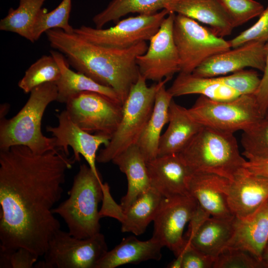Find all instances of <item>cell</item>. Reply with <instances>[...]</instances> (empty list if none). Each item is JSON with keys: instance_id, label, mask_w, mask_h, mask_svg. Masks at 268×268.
I'll return each instance as SVG.
<instances>
[{"instance_id": "27", "label": "cell", "mask_w": 268, "mask_h": 268, "mask_svg": "<svg viewBox=\"0 0 268 268\" xmlns=\"http://www.w3.org/2000/svg\"><path fill=\"white\" fill-rule=\"evenodd\" d=\"M234 220L235 217L226 219L210 216L185 238L196 249L215 259L233 236Z\"/></svg>"}, {"instance_id": "3", "label": "cell", "mask_w": 268, "mask_h": 268, "mask_svg": "<svg viewBox=\"0 0 268 268\" xmlns=\"http://www.w3.org/2000/svg\"><path fill=\"white\" fill-rule=\"evenodd\" d=\"M22 109L12 118L0 121V150L23 145L36 154L56 149L55 138L45 136L41 129L44 113L51 102L57 101L56 82H48L34 88Z\"/></svg>"}, {"instance_id": "32", "label": "cell", "mask_w": 268, "mask_h": 268, "mask_svg": "<svg viewBox=\"0 0 268 268\" xmlns=\"http://www.w3.org/2000/svg\"><path fill=\"white\" fill-rule=\"evenodd\" d=\"M72 0H63L54 9L47 12L44 8L40 11L33 29V39L35 42L43 33L51 29H61L68 33L74 32L69 24V19Z\"/></svg>"}, {"instance_id": "37", "label": "cell", "mask_w": 268, "mask_h": 268, "mask_svg": "<svg viewBox=\"0 0 268 268\" xmlns=\"http://www.w3.org/2000/svg\"><path fill=\"white\" fill-rule=\"evenodd\" d=\"M39 257L35 253L23 247L13 251L0 250V268H34Z\"/></svg>"}, {"instance_id": "25", "label": "cell", "mask_w": 268, "mask_h": 268, "mask_svg": "<svg viewBox=\"0 0 268 268\" xmlns=\"http://www.w3.org/2000/svg\"><path fill=\"white\" fill-rule=\"evenodd\" d=\"M163 247L152 237L146 241H141L135 236H128L124 238L113 249L108 251L96 268H115L128 264L159 261L162 258Z\"/></svg>"}, {"instance_id": "20", "label": "cell", "mask_w": 268, "mask_h": 268, "mask_svg": "<svg viewBox=\"0 0 268 268\" xmlns=\"http://www.w3.org/2000/svg\"><path fill=\"white\" fill-rule=\"evenodd\" d=\"M268 243V200L249 218L240 220L235 217L233 234L225 249L247 251L262 263L263 254Z\"/></svg>"}, {"instance_id": "17", "label": "cell", "mask_w": 268, "mask_h": 268, "mask_svg": "<svg viewBox=\"0 0 268 268\" xmlns=\"http://www.w3.org/2000/svg\"><path fill=\"white\" fill-rule=\"evenodd\" d=\"M268 200V178L245 167L230 180L228 202L233 215L240 220L249 218Z\"/></svg>"}, {"instance_id": "40", "label": "cell", "mask_w": 268, "mask_h": 268, "mask_svg": "<svg viewBox=\"0 0 268 268\" xmlns=\"http://www.w3.org/2000/svg\"><path fill=\"white\" fill-rule=\"evenodd\" d=\"M244 167L256 174L268 178V157L249 158L246 160Z\"/></svg>"}, {"instance_id": "34", "label": "cell", "mask_w": 268, "mask_h": 268, "mask_svg": "<svg viewBox=\"0 0 268 268\" xmlns=\"http://www.w3.org/2000/svg\"><path fill=\"white\" fill-rule=\"evenodd\" d=\"M229 17L234 27L260 16L264 7L254 0H217Z\"/></svg>"}, {"instance_id": "19", "label": "cell", "mask_w": 268, "mask_h": 268, "mask_svg": "<svg viewBox=\"0 0 268 268\" xmlns=\"http://www.w3.org/2000/svg\"><path fill=\"white\" fill-rule=\"evenodd\" d=\"M150 186L164 198L189 195L191 172L179 153L159 156L146 162Z\"/></svg>"}, {"instance_id": "8", "label": "cell", "mask_w": 268, "mask_h": 268, "mask_svg": "<svg viewBox=\"0 0 268 268\" xmlns=\"http://www.w3.org/2000/svg\"><path fill=\"white\" fill-rule=\"evenodd\" d=\"M108 251L105 237L100 232L79 239L59 229L50 240L44 260L36 262L34 268H96Z\"/></svg>"}, {"instance_id": "45", "label": "cell", "mask_w": 268, "mask_h": 268, "mask_svg": "<svg viewBox=\"0 0 268 268\" xmlns=\"http://www.w3.org/2000/svg\"></svg>"}, {"instance_id": "18", "label": "cell", "mask_w": 268, "mask_h": 268, "mask_svg": "<svg viewBox=\"0 0 268 268\" xmlns=\"http://www.w3.org/2000/svg\"><path fill=\"white\" fill-rule=\"evenodd\" d=\"M230 182L214 174L191 173L188 181V193L211 216L231 219L234 216L228 202Z\"/></svg>"}, {"instance_id": "13", "label": "cell", "mask_w": 268, "mask_h": 268, "mask_svg": "<svg viewBox=\"0 0 268 268\" xmlns=\"http://www.w3.org/2000/svg\"><path fill=\"white\" fill-rule=\"evenodd\" d=\"M199 206L190 195L164 198L153 222L152 238L168 248L176 257L183 250L186 240L183 232Z\"/></svg>"}, {"instance_id": "5", "label": "cell", "mask_w": 268, "mask_h": 268, "mask_svg": "<svg viewBox=\"0 0 268 268\" xmlns=\"http://www.w3.org/2000/svg\"><path fill=\"white\" fill-rule=\"evenodd\" d=\"M103 184L88 165H80L68 198L52 210L64 220L71 235L85 239L100 232L98 205L103 199Z\"/></svg>"}, {"instance_id": "44", "label": "cell", "mask_w": 268, "mask_h": 268, "mask_svg": "<svg viewBox=\"0 0 268 268\" xmlns=\"http://www.w3.org/2000/svg\"><path fill=\"white\" fill-rule=\"evenodd\" d=\"M265 116L268 119V108L265 113Z\"/></svg>"}, {"instance_id": "2", "label": "cell", "mask_w": 268, "mask_h": 268, "mask_svg": "<svg viewBox=\"0 0 268 268\" xmlns=\"http://www.w3.org/2000/svg\"><path fill=\"white\" fill-rule=\"evenodd\" d=\"M50 46L62 53L69 65L98 83L113 88L124 104L139 72L136 60L148 46L140 42L127 49L99 46L75 32L61 29L45 32Z\"/></svg>"}, {"instance_id": "24", "label": "cell", "mask_w": 268, "mask_h": 268, "mask_svg": "<svg viewBox=\"0 0 268 268\" xmlns=\"http://www.w3.org/2000/svg\"><path fill=\"white\" fill-rule=\"evenodd\" d=\"M50 53L57 62L61 72L60 78L56 82L58 91L56 101L66 104L74 95L90 91L104 95L123 105L113 88L101 84L82 73L70 69L67 59L61 52L51 50Z\"/></svg>"}, {"instance_id": "39", "label": "cell", "mask_w": 268, "mask_h": 268, "mask_svg": "<svg viewBox=\"0 0 268 268\" xmlns=\"http://www.w3.org/2000/svg\"><path fill=\"white\" fill-rule=\"evenodd\" d=\"M265 67L259 87L254 94L261 114L265 116L268 108V42Z\"/></svg>"}, {"instance_id": "38", "label": "cell", "mask_w": 268, "mask_h": 268, "mask_svg": "<svg viewBox=\"0 0 268 268\" xmlns=\"http://www.w3.org/2000/svg\"><path fill=\"white\" fill-rule=\"evenodd\" d=\"M180 254L183 256L182 268H213L215 259L196 249L187 240Z\"/></svg>"}, {"instance_id": "28", "label": "cell", "mask_w": 268, "mask_h": 268, "mask_svg": "<svg viewBox=\"0 0 268 268\" xmlns=\"http://www.w3.org/2000/svg\"><path fill=\"white\" fill-rule=\"evenodd\" d=\"M173 98L165 84L156 93L152 113L136 143L146 162L158 156L161 132L168 122L169 109Z\"/></svg>"}, {"instance_id": "42", "label": "cell", "mask_w": 268, "mask_h": 268, "mask_svg": "<svg viewBox=\"0 0 268 268\" xmlns=\"http://www.w3.org/2000/svg\"><path fill=\"white\" fill-rule=\"evenodd\" d=\"M262 264L264 268H268V244L265 247L263 254Z\"/></svg>"}, {"instance_id": "11", "label": "cell", "mask_w": 268, "mask_h": 268, "mask_svg": "<svg viewBox=\"0 0 268 268\" xmlns=\"http://www.w3.org/2000/svg\"><path fill=\"white\" fill-rule=\"evenodd\" d=\"M67 114L82 130L92 134L112 136L121 120L123 105L104 95L85 91L66 103Z\"/></svg>"}, {"instance_id": "4", "label": "cell", "mask_w": 268, "mask_h": 268, "mask_svg": "<svg viewBox=\"0 0 268 268\" xmlns=\"http://www.w3.org/2000/svg\"><path fill=\"white\" fill-rule=\"evenodd\" d=\"M179 154L191 173L214 174L230 180L246 162L234 133L204 126Z\"/></svg>"}, {"instance_id": "15", "label": "cell", "mask_w": 268, "mask_h": 268, "mask_svg": "<svg viewBox=\"0 0 268 268\" xmlns=\"http://www.w3.org/2000/svg\"><path fill=\"white\" fill-rule=\"evenodd\" d=\"M57 117L58 126L46 127V131L55 138L56 148L63 151L68 156V147H71L75 162L80 160L81 155L95 175L101 178L96 166L97 152L101 145L108 144L110 137L90 134L82 130L72 121L66 109L57 114Z\"/></svg>"}, {"instance_id": "10", "label": "cell", "mask_w": 268, "mask_h": 268, "mask_svg": "<svg viewBox=\"0 0 268 268\" xmlns=\"http://www.w3.org/2000/svg\"><path fill=\"white\" fill-rule=\"evenodd\" d=\"M169 13L164 9L151 15L130 16L118 21L115 26L106 29L82 25L74 28V32L96 45L127 49L149 41Z\"/></svg>"}, {"instance_id": "33", "label": "cell", "mask_w": 268, "mask_h": 268, "mask_svg": "<svg viewBox=\"0 0 268 268\" xmlns=\"http://www.w3.org/2000/svg\"><path fill=\"white\" fill-rule=\"evenodd\" d=\"M241 143L243 148L242 154L247 159L268 157V119L264 116L243 131Z\"/></svg>"}, {"instance_id": "6", "label": "cell", "mask_w": 268, "mask_h": 268, "mask_svg": "<svg viewBox=\"0 0 268 268\" xmlns=\"http://www.w3.org/2000/svg\"><path fill=\"white\" fill-rule=\"evenodd\" d=\"M171 79L165 78L151 86L139 74L123 104L121 122L108 143L100 150L96 161L106 163L132 145L136 144L154 107L159 89Z\"/></svg>"}, {"instance_id": "43", "label": "cell", "mask_w": 268, "mask_h": 268, "mask_svg": "<svg viewBox=\"0 0 268 268\" xmlns=\"http://www.w3.org/2000/svg\"><path fill=\"white\" fill-rule=\"evenodd\" d=\"M7 105V104L5 103L0 107V118L4 117L6 115L9 108V106Z\"/></svg>"}, {"instance_id": "14", "label": "cell", "mask_w": 268, "mask_h": 268, "mask_svg": "<svg viewBox=\"0 0 268 268\" xmlns=\"http://www.w3.org/2000/svg\"><path fill=\"white\" fill-rule=\"evenodd\" d=\"M103 193V203L99 210L101 216L117 219L121 223L122 232H131L136 236L144 233L149 223L153 221L164 198L150 186L123 211L112 197L107 183L104 184Z\"/></svg>"}, {"instance_id": "12", "label": "cell", "mask_w": 268, "mask_h": 268, "mask_svg": "<svg viewBox=\"0 0 268 268\" xmlns=\"http://www.w3.org/2000/svg\"><path fill=\"white\" fill-rule=\"evenodd\" d=\"M175 15L170 12L167 15L149 40L146 51L136 58L139 72L146 80L158 82L171 79L180 72L179 57L173 32Z\"/></svg>"}, {"instance_id": "30", "label": "cell", "mask_w": 268, "mask_h": 268, "mask_svg": "<svg viewBox=\"0 0 268 268\" xmlns=\"http://www.w3.org/2000/svg\"><path fill=\"white\" fill-rule=\"evenodd\" d=\"M47 0H19L17 8H9L0 21V30L16 33L34 43L33 29L37 17Z\"/></svg>"}, {"instance_id": "36", "label": "cell", "mask_w": 268, "mask_h": 268, "mask_svg": "<svg viewBox=\"0 0 268 268\" xmlns=\"http://www.w3.org/2000/svg\"><path fill=\"white\" fill-rule=\"evenodd\" d=\"M228 41L232 48L250 42H268V5L254 24Z\"/></svg>"}, {"instance_id": "9", "label": "cell", "mask_w": 268, "mask_h": 268, "mask_svg": "<svg viewBox=\"0 0 268 268\" xmlns=\"http://www.w3.org/2000/svg\"><path fill=\"white\" fill-rule=\"evenodd\" d=\"M173 37L180 60V72L191 73L210 57L231 48L228 41L197 21L176 14Z\"/></svg>"}, {"instance_id": "23", "label": "cell", "mask_w": 268, "mask_h": 268, "mask_svg": "<svg viewBox=\"0 0 268 268\" xmlns=\"http://www.w3.org/2000/svg\"><path fill=\"white\" fill-rule=\"evenodd\" d=\"M167 90L173 97L200 94L219 101L231 100L242 95L231 87L228 75L203 77L192 73L179 72Z\"/></svg>"}, {"instance_id": "31", "label": "cell", "mask_w": 268, "mask_h": 268, "mask_svg": "<svg viewBox=\"0 0 268 268\" xmlns=\"http://www.w3.org/2000/svg\"><path fill=\"white\" fill-rule=\"evenodd\" d=\"M61 75L60 68L54 58L51 55H44L26 70L18 86L24 93H28L41 84L56 82Z\"/></svg>"}, {"instance_id": "29", "label": "cell", "mask_w": 268, "mask_h": 268, "mask_svg": "<svg viewBox=\"0 0 268 268\" xmlns=\"http://www.w3.org/2000/svg\"><path fill=\"white\" fill-rule=\"evenodd\" d=\"M170 0H112L106 7L92 18L95 28H102L111 22L129 14L151 15L165 9Z\"/></svg>"}, {"instance_id": "16", "label": "cell", "mask_w": 268, "mask_h": 268, "mask_svg": "<svg viewBox=\"0 0 268 268\" xmlns=\"http://www.w3.org/2000/svg\"><path fill=\"white\" fill-rule=\"evenodd\" d=\"M268 50L267 43L253 41L214 55L192 72L196 76L211 77L225 75L246 67L263 71Z\"/></svg>"}, {"instance_id": "21", "label": "cell", "mask_w": 268, "mask_h": 268, "mask_svg": "<svg viewBox=\"0 0 268 268\" xmlns=\"http://www.w3.org/2000/svg\"><path fill=\"white\" fill-rule=\"evenodd\" d=\"M165 9L207 25L214 34L222 38L230 35L234 28L217 0H170Z\"/></svg>"}, {"instance_id": "35", "label": "cell", "mask_w": 268, "mask_h": 268, "mask_svg": "<svg viewBox=\"0 0 268 268\" xmlns=\"http://www.w3.org/2000/svg\"><path fill=\"white\" fill-rule=\"evenodd\" d=\"M213 268H259L262 263L249 252L234 249H226L215 259Z\"/></svg>"}, {"instance_id": "22", "label": "cell", "mask_w": 268, "mask_h": 268, "mask_svg": "<svg viewBox=\"0 0 268 268\" xmlns=\"http://www.w3.org/2000/svg\"><path fill=\"white\" fill-rule=\"evenodd\" d=\"M168 123L160 139L157 156L179 153L202 127L191 117L188 109L173 99L169 106Z\"/></svg>"}, {"instance_id": "1", "label": "cell", "mask_w": 268, "mask_h": 268, "mask_svg": "<svg viewBox=\"0 0 268 268\" xmlns=\"http://www.w3.org/2000/svg\"><path fill=\"white\" fill-rule=\"evenodd\" d=\"M75 162L55 149L36 154L23 145L0 150V250L23 247L39 257L60 229L53 209Z\"/></svg>"}, {"instance_id": "41", "label": "cell", "mask_w": 268, "mask_h": 268, "mask_svg": "<svg viewBox=\"0 0 268 268\" xmlns=\"http://www.w3.org/2000/svg\"><path fill=\"white\" fill-rule=\"evenodd\" d=\"M183 256L182 254L176 257V258L171 262L167 266L168 268H182Z\"/></svg>"}, {"instance_id": "26", "label": "cell", "mask_w": 268, "mask_h": 268, "mask_svg": "<svg viewBox=\"0 0 268 268\" xmlns=\"http://www.w3.org/2000/svg\"><path fill=\"white\" fill-rule=\"evenodd\" d=\"M112 162L127 177V192L120 204L121 209L124 211L150 187L146 162L136 144L132 145L121 152Z\"/></svg>"}, {"instance_id": "7", "label": "cell", "mask_w": 268, "mask_h": 268, "mask_svg": "<svg viewBox=\"0 0 268 268\" xmlns=\"http://www.w3.org/2000/svg\"><path fill=\"white\" fill-rule=\"evenodd\" d=\"M188 110L201 126L233 133L246 130L264 117L254 94L224 101L200 95Z\"/></svg>"}]
</instances>
